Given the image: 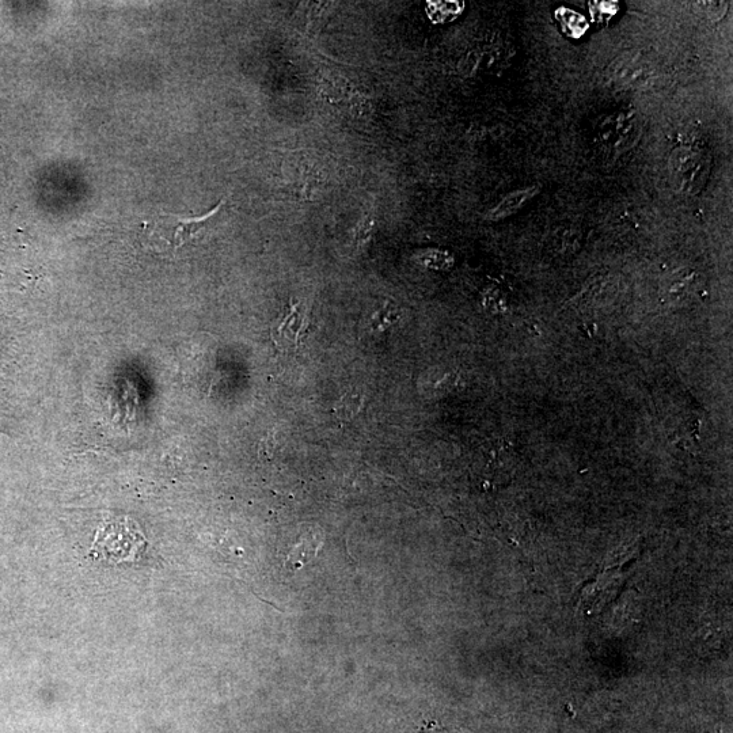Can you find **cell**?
I'll use <instances>...</instances> for the list:
<instances>
[{"mask_svg":"<svg viewBox=\"0 0 733 733\" xmlns=\"http://www.w3.org/2000/svg\"><path fill=\"white\" fill-rule=\"evenodd\" d=\"M226 201L222 200L214 210L199 218H181L174 215H159L147 224L148 237L155 242L165 243L167 249L178 250L189 242L203 237L218 222Z\"/></svg>","mask_w":733,"mask_h":733,"instance_id":"cell-1","label":"cell"},{"mask_svg":"<svg viewBox=\"0 0 733 733\" xmlns=\"http://www.w3.org/2000/svg\"><path fill=\"white\" fill-rule=\"evenodd\" d=\"M668 172L672 185L679 192L695 195L708 182L710 161L700 150L693 147H678L672 151Z\"/></svg>","mask_w":733,"mask_h":733,"instance_id":"cell-2","label":"cell"},{"mask_svg":"<svg viewBox=\"0 0 733 733\" xmlns=\"http://www.w3.org/2000/svg\"><path fill=\"white\" fill-rule=\"evenodd\" d=\"M144 539L136 524L127 518L113 519L102 523L97 531L94 549L101 548L105 554L119 558L134 556L135 550L142 545Z\"/></svg>","mask_w":733,"mask_h":733,"instance_id":"cell-3","label":"cell"},{"mask_svg":"<svg viewBox=\"0 0 733 733\" xmlns=\"http://www.w3.org/2000/svg\"><path fill=\"white\" fill-rule=\"evenodd\" d=\"M640 128L630 113H615L600 124L598 135L603 146L615 153H624L637 142Z\"/></svg>","mask_w":733,"mask_h":733,"instance_id":"cell-4","label":"cell"},{"mask_svg":"<svg viewBox=\"0 0 733 733\" xmlns=\"http://www.w3.org/2000/svg\"><path fill=\"white\" fill-rule=\"evenodd\" d=\"M309 321L300 305H292L290 311L272 329V338L281 351H292L300 347L307 334Z\"/></svg>","mask_w":733,"mask_h":733,"instance_id":"cell-5","label":"cell"},{"mask_svg":"<svg viewBox=\"0 0 733 733\" xmlns=\"http://www.w3.org/2000/svg\"><path fill=\"white\" fill-rule=\"evenodd\" d=\"M615 81L626 86H641L651 78V68L644 60L634 56H622L611 67Z\"/></svg>","mask_w":733,"mask_h":733,"instance_id":"cell-6","label":"cell"},{"mask_svg":"<svg viewBox=\"0 0 733 733\" xmlns=\"http://www.w3.org/2000/svg\"><path fill=\"white\" fill-rule=\"evenodd\" d=\"M539 189L535 186H529V188L519 189L505 196L499 204L496 205L491 212H489V218L492 220H500L508 218V216L515 215L516 212L522 210L529 204L530 200H533L538 195Z\"/></svg>","mask_w":733,"mask_h":733,"instance_id":"cell-7","label":"cell"},{"mask_svg":"<svg viewBox=\"0 0 733 733\" xmlns=\"http://www.w3.org/2000/svg\"><path fill=\"white\" fill-rule=\"evenodd\" d=\"M558 22L562 26V30L572 39H580L588 30V22L583 15L576 13L567 7H561L556 11Z\"/></svg>","mask_w":733,"mask_h":733,"instance_id":"cell-8","label":"cell"},{"mask_svg":"<svg viewBox=\"0 0 733 733\" xmlns=\"http://www.w3.org/2000/svg\"><path fill=\"white\" fill-rule=\"evenodd\" d=\"M363 404V398L357 396V394H345V396L341 398V400H338L336 405H334V415L337 416V419L351 421L359 415L360 410L363 408Z\"/></svg>","mask_w":733,"mask_h":733,"instance_id":"cell-9","label":"cell"},{"mask_svg":"<svg viewBox=\"0 0 733 733\" xmlns=\"http://www.w3.org/2000/svg\"><path fill=\"white\" fill-rule=\"evenodd\" d=\"M318 548H314V534L310 535V538L303 539L302 542H299L298 545L295 546L294 550H292L290 554V558H288V564L294 565L295 568H299L300 565H303V562L311 560V558L315 557V554H317Z\"/></svg>","mask_w":733,"mask_h":733,"instance_id":"cell-10","label":"cell"},{"mask_svg":"<svg viewBox=\"0 0 733 733\" xmlns=\"http://www.w3.org/2000/svg\"><path fill=\"white\" fill-rule=\"evenodd\" d=\"M617 2H591L590 9L592 17L596 21H607L610 20L618 10Z\"/></svg>","mask_w":733,"mask_h":733,"instance_id":"cell-11","label":"cell"},{"mask_svg":"<svg viewBox=\"0 0 733 733\" xmlns=\"http://www.w3.org/2000/svg\"><path fill=\"white\" fill-rule=\"evenodd\" d=\"M690 280L691 279L686 276H682L679 277V279L672 280L667 290L670 298L674 300V298H678V296L679 298H683V296H686L687 292H689Z\"/></svg>","mask_w":733,"mask_h":733,"instance_id":"cell-12","label":"cell"},{"mask_svg":"<svg viewBox=\"0 0 733 733\" xmlns=\"http://www.w3.org/2000/svg\"><path fill=\"white\" fill-rule=\"evenodd\" d=\"M705 5V11L706 14H708V17L710 20L717 21L721 20V18L724 17L725 13L728 11V5L727 2H706Z\"/></svg>","mask_w":733,"mask_h":733,"instance_id":"cell-13","label":"cell"}]
</instances>
